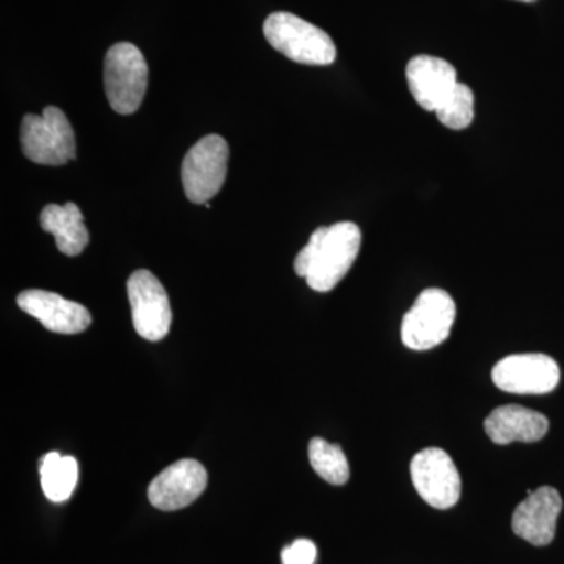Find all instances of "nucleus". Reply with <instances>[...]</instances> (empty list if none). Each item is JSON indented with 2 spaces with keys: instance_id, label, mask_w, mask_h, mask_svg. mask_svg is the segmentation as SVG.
I'll return each mask as SVG.
<instances>
[{
  "instance_id": "nucleus-13",
  "label": "nucleus",
  "mask_w": 564,
  "mask_h": 564,
  "mask_svg": "<svg viewBox=\"0 0 564 564\" xmlns=\"http://www.w3.org/2000/svg\"><path fill=\"white\" fill-rule=\"evenodd\" d=\"M406 80L415 102L426 111L440 109L458 84L451 63L433 55H417L406 66Z\"/></svg>"
},
{
  "instance_id": "nucleus-4",
  "label": "nucleus",
  "mask_w": 564,
  "mask_h": 564,
  "mask_svg": "<svg viewBox=\"0 0 564 564\" xmlns=\"http://www.w3.org/2000/svg\"><path fill=\"white\" fill-rule=\"evenodd\" d=\"M104 88L117 113L132 115L140 109L148 88V65L139 47L118 43L107 51Z\"/></svg>"
},
{
  "instance_id": "nucleus-11",
  "label": "nucleus",
  "mask_w": 564,
  "mask_h": 564,
  "mask_svg": "<svg viewBox=\"0 0 564 564\" xmlns=\"http://www.w3.org/2000/svg\"><path fill=\"white\" fill-rule=\"evenodd\" d=\"M563 510V500L560 492L552 486L529 491L527 499L522 500L514 510L513 532L527 543L547 545L554 541L556 521Z\"/></svg>"
},
{
  "instance_id": "nucleus-3",
  "label": "nucleus",
  "mask_w": 564,
  "mask_h": 564,
  "mask_svg": "<svg viewBox=\"0 0 564 564\" xmlns=\"http://www.w3.org/2000/svg\"><path fill=\"white\" fill-rule=\"evenodd\" d=\"M21 147L25 158L40 165L61 166L76 159L73 128L58 107L22 118Z\"/></svg>"
},
{
  "instance_id": "nucleus-17",
  "label": "nucleus",
  "mask_w": 564,
  "mask_h": 564,
  "mask_svg": "<svg viewBox=\"0 0 564 564\" xmlns=\"http://www.w3.org/2000/svg\"><path fill=\"white\" fill-rule=\"evenodd\" d=\"M310 462L315 473L329 485L343 486L350 480V466L339 444L314 437L310 443Z\"/></svg>"
},
{
  "instance_id": "nucleus-2",
  "label": "nucleus",
  "mask_w": 564,
  "mask_h": 564,
  "mask_svg": "<svg viewBox=\"0 0 564 564\" xmlns=\"http://www.w3.org/2000/svg\"><path fill=\"white\" fill-rule=\"evenodd\" d=\"M263 35L270 46L292 62L310 66H328L336 61V44L322 29L311 22L276 11L263 22Z\"/></svg>"
},
{
  "instance_id": "nucleus-16",
  "label": "nucleus",
  "mask_w": 564,
  "mask_h": 564,
  "mask_svg": "<svg viewBox=\"0 0 564 564\" xmlns=\"http://www.w3.org/2000/svg\"><path fill=\"white\" fill-rule=\"evenodd\" d=\"M41 488L51 502H65L73 496L79 480V464L73 456L58 452L44 455L40 462Z\"/></svg>"
},
{
  "instance_id": "nucleus-10",
  "label": "nucleus",
  "mask_w": 564,
  "mask_h": 564,
  "mask_svg": "<svg viewBox=\"0 0 564 564\" xmlns=\"http://www.w3.org/2000/svg\"><path fill=\"white\" fill-rule=\"evenodd\" d=\"M206 486L207 470L203 464L195 459H181L151 481L148 499L158 510H182L195 502Z\"/></svg>"
},
{
  "instance_id": "nucleus-15",
  "label": "nucleus",
  "mask_w": 564,
  "mask_h": 564,
  "mask_svg": "<svg viewBox=\"0 0 564 564\" xmlns=\"http://www.w3.org/2000/svg\"><path fill=\"white\" fill-rule=\"evenodd\" d=\"M40 223L43 231L55 237V243L63 254L79 256L90 242V234L77 204H50L41 210Z\"/></svg>"
},
{
  "instance_id": "nucleus-5",
  "label": "nucleus",
  "mask_w": 564,
  "mask_h": 564,
  "mask_svg": "<svg viewBox=\"0 0 564 564\" xmlns=\"http://www.w3.org/2000/svg\"><path fill=\"white\" fill-rule=\"evenodd\" d=\"M456 318V306L451 293L443 289H426L413 307L404 314L402 343L415 351L437 347L451 336Z\"/></svg>"
},
{
  "instance_id": "nucleus-9",
  "label": "nucleus",
  "mask_w": 564,
  "mask_h": 564,
  "mask_svg": "<svg viewBox=\"0 0 564 564\" xmlns=\"http://www.w3.org/2000/svg\"><path fill=\"white\" fill-rule=\"evenodd\" d=\"M492 381L503 392L543 395L558 386L560 367L541 352L511 355L494 366Z\"/></svg>"
},
{
  "instance_id": "nucleus-12",
  "label": "nucleus",
  "mask_w": 564,
  "mask_h": 564,
  "mask_svg": "<svg viewBox=\"0 0 564 564\" xmlns=\"http://www.w3.org/2000/svg\"><path fill=\"white\" fill-rule=\"evenodd\" d=\"M18 306L52 333L79 334L91 325L87 307L63 299L58 293L39 289L24 291L18 295Z\"/></svg>"
},
{
  "instance_id": "nucleus-1",
  "label": "nucleus",
  "mask_w": 564,
  "mask_h": 564,
  "mask_svg": "<svg viewBox=\"0 0 564 564\" xmlns=\"http://www.w3.org/2000/svg\"><path fill=\"white\" fill-rule=\"evenodd\" d=\"M361 242V229L351 221L315 229L310 243L296 256L293 269L313 291H333L350 272Z\"/></svg>"
},
{
  "instance_id": "nucleus-8",
  "label": "nucleus",
  "mask_w": 564,
  "mask_h": 564,
  "mask_svg": "<svg viewBox=\"0 0 564 564\" xmlns=\"http://www.w3.org/2000/svg\"><path fill=\"white\" fill-rule=\"evenodd\" d=\"M129 303L135 332L143 339L159 343L172 328V306L165 288L148 270H137L128 281Z\"/></svg>"
},
{
  "instance_id": "nucleus-14",
  "label": "nucleus",
  "mask_w": 564,
  "mask_h": 564,
  "mask_svg": "<svg viewBox=\"0 0 564 564\" xmlns=\"http://www.w3.org/2000/svg\"><path fill=\"white\" fill-rule=\"evenodd\" d=\"M485 430L492 443H536L549 432V421L544 414L518 404L497 408L485 421Z\"/></svg>"
},
{
  "instance_id": "nucleus-19",
  "label": "nucleus",
  "mask_w": 564,
  "mask_h": 564,
  "mask_svg": "<svg viewBox=\"0 0 564 564\" xmlns=\"http://www.w3.org/2000/svg\"><path fill=\"white\" fill-rule=\"evenodd\" d=\"M282 564H314L317 560V547L311 540H296L282 549Z\"/></svg>"
},
{
  "instance_id": "nucleus-18",
  "label": "nucleus",
  "mask_w": 564,
  "mask_h": 564,
  "mask_svg": "<svg viewBox=\"0 0 564 564\" xmlns=\"http://www.w3.org/2000/svg\"><path fill=\"white\" fill-rule=\"evenodd\" d=\"M474 91L466 84H456L451 95L444 99L440 109L434 111L437 120L443 122L445 128L454 131H463L473 124L475 111Z\"/></svg>"
},
{
  "instance_id": "nucleus-7",
  "label": "nucleus",
  "mask_w": 564,
  "mask_h": 564,
  "mask_svg": "<svg viewBox=\"0 0 564 564\" xmlns=\"http://www.w3.org/2000/svg\"><path fill=\"white\" fill-rule=\"evenodd\" d=\"M411 478L419 496L436 510H448L462 497V477L443 448H423L411 462Z\"/></svg>"
},
{
  "instance_id": "nucleus-20",
  "label": "nucleus",
  "mask_w": 564,
  "mask_h": 564,
  "mask_svg": "<svg viewBox=\"0 0 564 564\" xmlns=\"http://www.w3.org/2000/svg\"><path fill=\"white\" fill-rule=\"evenodd\" d=\"M519 2H527V3H530V2H534V0H519Z\"/></svg>"
},
{
  "instance_id": "nucleus-6",
  "label": "nucleus",
  "mask_w": 564,
  "mask_h": 564,
  "mask_svg": "<svg viewBox=\"0 0 564 564\" xmlns=\"http://www.w3.org/2000/svg\"><path fill=\"white\" fill-rule=\"evenodd\" d=\"M229 147L217 133L203 137L182 162L181 180L193 204H207L221 191L228 174Z\"/></svg>"
}]
</instances>
